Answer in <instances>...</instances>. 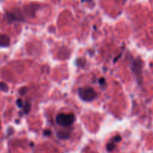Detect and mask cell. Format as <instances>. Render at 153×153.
<instances>
[{
	"instance_id": "1",
	"label": "cell",
	"mask_w": 153,
	"mask_h": 153,
	"mask_svg": "<svg viewBox=\"0 0 153 153\" xmlns=\"http://www.w3.org/2000/svg\"><path fill=\"white\" fill-rule=\"evenodd\" d=\"M78 95L84 102H92L97 98V94L91 87H81L78 89Z\"/></svg>"
},
{
	"instance_id": "2",
	"label": "cell",
	"mask_w": 153,
	"mask_h": 153,
	"mask_svg": "<svg viewBox=\"0 0 153 153\" xmlns=\"http://www.w3.org/2000/svg\"><path fill=\"white\" fill-rule=\"evenodd\" d=\"M131 71L137 79V83L141 86L143 83V62L140 58L134 59L131 63Z\"/></svg>"
},
{
	"instance_id": "3",
	"label": "cell",
	"mask_w": 153,
	"mask_h": 153,
	"mask_svg": "<svg viewBox=\"0 0 153 153\" xmlns=\"http://www.w3.org/2000/svg\"><path fill=\"white\" fill-rule=\"evenodd\" d=\"M55 120H56L57 124L61 126L70 127L74 123L76 120V117L73 113H60L57 115Z\"/></svg>"
},
{
	"instance_id": "4",
	"label": "cell",
	"mask_w": 153,
	"mask_h": 153,
	"mask_svg": "<svg viewBox=\"0 0 153 153\" xmlns=\"http://www.w3.org/2000/svg\"><path fill=\"white\" fill-rule=\"evenodd\" d=\"M4 17L7 19V22L10 23L13 22H22L24 21V16L19 9H14L11 11L6 12Z\"/></svg>"
},
{
	"instance_id": "5",
	"label": "cell",
	"mask_w": 153,
	"mask_h": 153,
	"mask_svg": "<svg viewBox=\"0 0 153 153\" xmlns=\"http://www.w3.org/2000/svg\"><path fill=\"white\" fill-rule=\"evenodd\" d=\"M120 140H121V136L120 135H117V136H115V137H114L111 140V141L107 144V146H106V148H107V150L108 151V152H111L113 149H115L117 143H119Z\"/></svg>"
},
{
	"instance_id": "6",
	"label": "cell",
	"mask_w": 153,
	"mask_h": 153,
	"mask_svg": "<svg viewBox=\"0 0 153 153\" xmlns=\"http://www.w3.org/2000/svg\"><path fill=\"white\" fill-rule=\"evenodd\" d=\"M0 46H1L2 48L4 47H7L10 45V37L7 35V34H1V37H0Z\"/></svg>"
},
{
	"instance_id": "7",
	"label": "cell",
	"mask_w": 153,
	"mask_h": 153,
	"mask_svg": "<svg viewBox=\"0 0 153 153\" xmlns=\"http://www.w3.org/2000/svg\"><path fill=\"white\" fill-rule=\"evenodd\" d=\"M57 137L61 140H66L70 137V132L66 130H61L57 132Z\"/></svg>"
},
{
	"instance_id": "8",
	"label": "cell",
	"mask_w": 153,
	"mask_h": 153,
	"mask_svg": "<svg viewBox=\"0 0 153 153\" xmlns=\"http://www.w3.org/2000/svg\"><path fill=\"white\" fill-rule=\"evenodd\" d=\"M22 108H23V113L25 114H28V112L30 111V109H31V104L28 101L25 102Z\"/></svg>"
},
{
	"instance_id": "9",
	"label": "cell",
	"mask_w": 153,
	"mask_h": 153,
	"mask_svg": "<svg viewBox=\"0 0 153 153\" xmlns=\"http://www.w3.org/2000/svg\"><path fill=\"white\" fill-rule=\"evenodd\" d=\"M28 91V88H26V87H22V88H21L19 90V94H20L21 96H24L27 94Z\"/></svg>"
},
{
	"instance_id": "10",
	"label": "cell",
	"mask_w": 153,
	"mask_h": 153,
	"mask_svg": "<svg viewBox=\"0 0 153 153\" xmlns=\"http://www.w3.org/2000/svg\"><path fill=\"white\" fill-rule=\"evenodd\" d=\"M0 88H1V90L3 91V92H7V91H8V86H7V85L3 82H1V85H0Z\"/></svg>"
},
{
	"instance_id": "11",
	"label": "cell",
	"mask_w": 153,
	"mask_h": 153,
	"mask_svg": "<svg viewBox=\"0 0 153 153\" xmlns=\"http://www.w3.org/2000/svg\"><path fill=\"white\" fill-rule=\"evenodd\" d=\"M16 105H17L18 108H22L23 107V102H22V100L21 99H18L16 100Z\"/></svg>"
},
{
	"instance_id": "12",
	"label": "cell",
	"mask_w": 153,
	"mask_h": 153,
	"mask_svg": "<svg viewBox=\"0 0 153 153\" xmlns=\"http://www.w3.org/2000/svg\"><path fill=\"white\" fill-rule=\"evenodd\" d=\"M99 83H100V85H101V86H103V85H106L105 79L104 78H100V80H99Z\"/></svg>"
},
{
	"instance_id": "13",
	"label": "cell",
	"mask_w": 153,
	"mask_h": 153,
	"mask_svg": "<svg viewBox=\"0 0 153 153\" xmlns=\"http://www.w3.org/2000/svg\"><path fill=\"white\" fill-rule=\"evenodd\" d=\"M43 134H44L45 136H49L51 134V131L50 130H45V131H43Z\"/></svg>"
},
{
	"instance_id": "14",
	"label": "cell",
	"mask_w": 153,
	"mask_h": 153,
	"mask_svg": "<svg viewBox=\"0 0 153 153\" xmlns=\"http://www.w3.org/2000/svg\"><path fill=\"white\" fill-rule=\"evenodd\" d=\"M85 1H91V0H85Z\"/></svg>"
}]
</instances>
